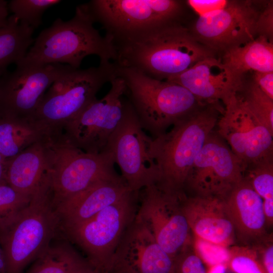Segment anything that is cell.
Masks as SVG:
<instances>
[{
  "mask_svg": "<svg viewBox=\"0 0 273 273\" xmlns=\"http://www.w3.org/2000/svg\"><path fill=\"white\" fill-rule=\"evenodd\" d=\"M115 52L112 63L166 80L205 58L211 50L198 41L180 21H173L111 36Z\"/></svg>",
  "mask_w": 273,
  "mask_h": 273,
  "instance_id": "obj_1",
  "label": "cell"
},
{
  "mask_svg": "<svg viewBox=\"0 0 273 273\" xmlns=\"http://www.w3.org/2000/svg\"><path fill=\"white\" fill-rule=\"evenodd\" d=\"M216 104H207L152 139L151 154L158 170L155 183L165 191L184 193L189 171L219 118Z\"/></svg>",
  "mask_w": 273,
  "mask_h": 273,
  "instance_id": "obj_2",
  "label": "cell"
},
{
  "mask_svg": "<svg viewBox=\"0 0 273 273\" xmlns=\"http://www.w3.org/2000/svg\"><path fill=\"white\" fill-rule=\"evenodd\" d=\"M94 23L81 5L77 6L71 19L58 18L42 30L16 65L66 64L78 69L83 59L92 55L102 63L113 61L115 52L111 40L102 36Z\"/></svg>",
  "mask_w": 273,
  "mask_h": 273,
  "instance_id": "obj_3",
  "label": "cell"
},
{
  "mask_svg": "<svg viewBox=\"0 0 273 273\" xmlns=\"http://www.w3.org/2000/svg\"><path fill=\"white\" fill-rule=\"evenodd\" d=\"M59 221L49 177L26 206L0 221L7 273H22L50 245Z\"/></svg>",
  "mask_w": 273,
  "mask_h": 273,
  "instance_id": "obj_4",
  "label": "cell"
},
{
  "mask_svg": "<svg viewBox=\"0 0 273 273\" xmlns=\"http://www.w3.org/2000/svg\"><path fill=\"white\" fill-rule=\"evenodd\" d=\"M115 66L140 125L155 139L169 127L206 105L183 86L150 77L135 69Z\"/></svg>",
  "mask_w": 273,
  "mask_h": 273,
  "instance_id": "obj_5",
  "label": "cell"
},
{
  "mask_svg": "<svg viewBox=\"0 0 273 273\" xmlns=\"http://www.w3.org/2000/svg\"><path fill=\"white\" fill-rule=\"evenodd\" d=\"M115 76L112 62H100L98 67L85 69L71 67L47 90L34 121L52 131H60L97 98L104 84Z\"/></svg>",
  "mask_w": 273,
  "mask_h": 273,
  "instance_id": "obj_6",
  "label": "cell"
},
{
  "mask_svg": "<svg viewBox=\"0 0 273 273\" xmlns=\"http://www.w3.org/2000/svg\"><path fill=\"white\" fill-rule=\"evenodd\" d=\"M50 184L54 205L117 174L112 154L85 152L59 132L47 140Z\"/></svg>",
  "mask_w": 273,
  "mask_h": 273,
  "instance_id": "obj_7",
  "label": "cell"
},
{
  "mask_svg": "<svg viewBox=\"0 0 273 273\" xmlns=\"http://www.w3.org/2000/svg\"><path fill=\"white\" fill-rule=\"evenodd\" d=\"M139 192H129L88 220L65 229L97 273L105 270L123 234L134 219Z\"/></svg>",
  "mask_w": 273,
  "mask_h": 273,
  "instance_id": "obj_8",
  "label": "cell"
},
{
  "mask_svg": "<svg viewBox=\"0 0 273 273\" xmlns=\"http://www.w3.org/2000/svg\"><path fill=\"white\" fill-rule=\"evenodd\" d=\"M110 83V88L104 97L95 99L60 131L67 141L85 152H104L123 116L127 102L123 98L124 81L116 76Z\"/></svg>",
  "mask_w": 273,
  "mask_h": 273,
  "instance_id": "obj_9",
  "label": "cell"
},
{
  "mask_svg": "<svg viewBox=\"0 0 273 273\" xmlns=\"http://www.w3.org/2000/svg\"><path fill=\"white\" fill-rule=\"evenodd\" d=\"M81 6L107 36L180 21L183 8L174 0H92Z\"/></svg>",
  "mask_w": 273,
  "mask_h": 273,
  "instance_id": "obj_10",
  "label": "cell"
},
{
  "mask_svg": "<svg viewBox=\"0 0 273 273\" xmlns=\"http://www.w3.org/2000/svg\"><path fill=\"white\" fill-rule=\"evenodd\" d=\"M245 168L226 142L214 130L208 136L187 175V196L224 199L244 177Z\"/></svg>",
  "mask_w": 273,
  "mask_h": 273,
  "instance_id": "obj_11",
  "label": "cell"
},
{
  "mask_svg": "<svg viewBox=\"0 0 273 273\" xmlns=\"http://www.w3.org/2000/svg\"><path fill=\"white\" fill-rule=\"evenodd\" d=\"M152 140L127 99L123 116L104 151L112 154L121 177L132 191H140L157 181L158 170L150 151Z\"/></svg>",
  "mask_w": 273,
  "mask_h": 273,
  "instance_id": "obj_12",
  "label": "cell"
},
{
  "mask_svg": "<svg viewBox=\"0 0 273 273\" xmlns=\"http://www.w3.org/2000/svg\"><path fill=\"white\" fill-rule=\"evenodd\" d=\"M71 67L61 64H17L0 76V118L34 121L48 88Z\"/></svg>",
  "mask_w": 273,
  "mask_h": 273,
  "instance_id": "obj_13",
  "label": "cell"
},
{
  "mask_svg": "<svg viewBox=\"0 0 273 273\" xmlns=\"http://www.w3.org/2000/svg\"><path fill=\"white\" fill-rule=\"evenodd\" d=\"M183 194L167 192L156 183L139 192L136 218L173 258L188 245L189 239L190 229L181 203Z\"/></svg>",
  "mask_w": 273,
  "mask_h": 273,
  "instance_id": "obj_14",
  "label": "cell"
},
{
  "mask_svg": "<svg viewBox=\"0 0 273 273\" xmlns=\"http://www.w3.org/2000/svg\"><path fill=\"white\" fill-rule=\"evenodd\" d=\"M224 104L216 133L227 142L244 167L272 157L273 133L252 115L236 94Z\"/></svg>",
  "mask_w": 273,
  "mask_h": 273,
  "instance_id": "obj_15",
  "label": "cell"
},
{
  "mask_svg": "<svg viewBox=\"0 0 273 273\" xmlns=\"http://www.w3.org/2000/svg\"><path fill=\"white\" fill-rule=\"evenodd\" d=\"M259 13L250 2L227 1L221 9L199 16L191 31L210 50L224 52L255 38Z\"/></svg>",
  "mask_w": 273,
  "mask_h": 273,
  "instance_id": "obj_16",
  "label": "cell"
},
{
  "mask_svg": "<svg viewBox=\"0 0 273 273\" xmlns=\"http://www.w3.org/2000/svg\"><path fill=\"white\" fill-rule=\"evenodd\" d=\"M174 262L135 216L103 273H173Z\"/></svg>",
  "mask_w": 273,
  "mask_h": 273,
  "instance_id": "obj_17",
  "label": "cell"
},
{
  "mask_svg": "<svg viewBox=\"0 0 273 273\" xmlns=\"http://www.w3.org/2000/svg\"><path fill=\"white\" fill-rule=\"evenodd\" d=\"M166 81L183 86L205 104H215L220 100L225 103L243 84V80L213 57L198 62Z\"/></svg>",
  "mask_w": 273,
  "mask_h": 273,
  "instance_id": "obj_18",
  "label": "cell"
},
{
  "mask_svg": "<svg viewBox=\"0 0 273 273\" xmlns=\"http://www.w3.org/2000/svg\"><path fill=\"white\" fill-rule=\"evenodd\" d=\"M181 203L190 229L197 238L226 247L231 244L235 231L223 199L184 194Z\"/></svg>",
  "mask_w": 273,
  "mask_h": 273,
  "instance_id": "obj_19",
  "label": "cell"
},
{
  "mask_svg": "<svg viewBox=\"0 0 273 273\" xmlns=\"http://www.w3.org/2000/svg\"><path fill=\"white\" fill-rule=\"evenodd\" d=\"M131 191L121 176L117 174L54 206L60 221L66 229L88 220Z\"/></svg>",
  "mask_w": 273,
  "mask_h": 273,
  "instance_id": "obj_20",
  "label": "cell"
},
{
  "mask_svg": "<svg viewBox=\"0 0 273 273\" xmlns=\"http://www.w3.org/2000/svg\"><path fill=\"white\" fill-rule=\"evenodd\" d=\"M226 214L234 231L245 241L258 240L266 226L261 198L243 177L223 199Z\"/></svg>",
  "mask_w": 273,
  "mask_h": 273,
  "instance_id": "obj_21",
  "label": "cell"
},
{
  "mask_svg": "<svg viewBox=\"0 0 273 273\" xmlns=\"http://www.w3.org/2000/svg\"><path fill=\"white\" fill-rule=\"evenodd\" d=\"M49 135L8 159L7 184L23 195L31 197L49 177Z\"/></svg>",
  "mask_w": 273,
  "mask_h": 273,
  "instance_id": "obj_22",
  "label": "cell"
},
{
  "mask_svg": "<svg viewBox=\"0 0 273 273\" xmlns=\"http://www.w3.org/2000/svg\"><path fill=\"white\" fill-rule=\"evenodd\" d=\"M221 61L239 79L248 71L273 72V45L259 36L224 51Z\"/></svg>",
  "mask_w": 273,
  "mask_h": 273,
  "instance_id": "obj_23",
  "label": "cell"
},
{
  "mask_svg": "<svg viewBox=\"0 0 273 273\" xmlns=\"http://www.w3.org/2000/svg\"><path fill=\"white\" fill-rule=\"evenodd\" d=\"M51 133L35 121L0 118V154L12 158Z\"/></svg>",
  "mask_w": 273,
  "mask_h": 273,
  "instance_id": "obj_24",
  "label": "cell"
},
{
  "mask_svg": "<svg viewBox=\"0 0 273 273\" xmlns=\"http://www.w3.org/2000/svg\"><path fill=\"white\" fill-rule=\"evenodd\" d=\"M25 273H97L86 258L70 246H51L34 260Z\"/></svg>",
  "mask_w": 273,
  "mask_h": 273,
  "instance_id": "obj_25",
  "label": "cell"
},
{
  "mask_svg": "<svg viewBox=\"0 0 273 273\" xmlns=\"http://www.w3.org/2000/svg\"><path fill=\"white\" fill-rule=\"evenodd\" d=\"M34 29L21 23L13 15L0 28V76L11 64L16 65L25 57L33 43Z\"/></svg>",
  "mask_w": 273,
  "mask_h": 273,
  "instance_id": "obj_26",
  "label": "cell"
},
{
  "mask_svg": "<svg viewBox=\"0 0 273 273\" xmlns=\"http://www.w3.org/2000/svg\"><path fill=\"white\" fill-rule=\"evenodd\" d=\"M244 177L262 199L266 224L270 225L273 219V157L248 165Z\"/></svg>",
  "mask_w": 273,
  "mask_h": 273,
  "instance_id": "obj_27",
  "label": "cell"
},
{
  "mask_svg": "<svg viewBox=\"0 0 273 273\" xmlns=\"http://www.w3.org/2000/svg\"><path fill=\"white\" fill-rule=\"evenodd\" d=\"M236 96L252 115L273 133V100L253 81L243 85Z\"/></svg>",
  "mask_w": 273,
  "mask_h": 273,
  "instance_id": "obj_28",
  "label": "cell"
},
{
  "mask_svg": "<svg viewBox=\"0 0 273 273\" xmlns=\"http://www.w3.org/2000/svg\"><path fill=\"white\" fill-rule=\"evenodd\" d=\"M61 2L59 0H12L8 2V8L20 23L35 29L41 24L44 12Z\"/></svg>",
  "mask_w": 273,
  "mask_h": 273,
  "instance_id": "obj_29",
  "label": "cell"
},
{
  "mask_svg": "<svg viewBox=\"0 0 273 273\" xmlns=\"http://www.w3.org/2000/svg\"><path fill=\"white\" fill-rule=\"evenodd\" d=\"M195 249L196 254L209 267L218 264L228 266L231 257V252L226 247L197 238Z\"/></svg>",
  "mask_w": 273,
  "mask_h": 273,
  "instance_id": "obj_30",
  "label": "cell"
},
{
  "mask_svg": "<svg viewBox=\"0 0 273 273\" xmlns=\"http://www.w3.org/2000/svg\"><path fill=\"white\" fill-rule=\"evenodd\" d=\"M231 252L227 267L235 273H266L254 251L242 248Z\"/></svg>",
  "mask_w": 273,
  "mask_h": 273,
  "instance_id": "obj_31",
  "label": "cell"
},
{
  "mask_svg": "<svg viewBox=\"0 0 273 273\" xmlns=\"http://www.w3.org/2000/svg\"><path fill=\"white\" fill-rule=\"evenodd\" d=\"M30 198L31 197L19 193L8 184L0 185V221L26 206Z\"/></svg>",
  "mask_w": 273,
  "mask_h": 273,
  "instance_id": "obj_32",
  "label": "cell"
},
{
  "mask_svg": "<svg viewBox=\"0 0 273 273\" xmlns=\"http://www.w3.org/2000/svg\"><path fill=\"white\" fill-rule=\"evenodd\" d=\"M173 273H207L204 263L188 245L175 258Z\"/></svg>",
  "mask_w": 273,
  "mask_h": 273,
  "instance_id": "obj_33",
  "label": "cell"
},
{
  "mask_svg": "<svg viewBox=\"0 0 273 273\" xmlns=\"http://www.w3.org/2000/svg\"><path fill=\"white\" fill-rule=\"evenodd\" d=\"M256 33L264 37L272 42L273 36V6L272 3L268 4L263 11L260 13L256 24Z\"/></svg>",
  "mask_w": 273,
  "mask_h": 273,
  "instance_id": "obj_34",
  "label": "cell"
},
{
  "mask_svg": "<svg viewBox=\"0 0 273 273\" xmlns=\"http://www.w3.org/2000/svg\"><path fill=\"white\" fill-rule=\"evenodd\" d=\"M225 1H188L189 5L199 14L203 16L222 8L226 4Z\"/></svg>",
  "mask_w": 273,
  "mask_h": 273,
  "instance_id": "obj_35",
  "label": "cell"
},
{
  "mask_svg": "<svg viewBox=\"0 0 273 273\" xmlns=\"http://www.w3.org/2000/svg\"><path fill=\"white\" fill-rule=\"evenodd\" d=\"M253 81L264 94L273 100V72H254Z\"/></svg>",
  "mask_w": 273,
  "mask_h": 273,
  "instance_id": "obj_36",
  "label": "cell"
},
{
  "mask_svg": "<svg viewBox=\"0 0 273 273\" xmlns=\"http://www.w3.org/2000/svg\"><path fill=\"white\" fill-rule=\"evenodd\" d=\"M262 265L266 273H273V246L269 244L264 249L262 255Z\"/></svg>",
  "mask_w": 273,
  "mask_h": 273,
  "instance_id": "obj_37",
  "label": "cell"
},
{
  "mask_svg": "<svg viewBox=\"0 0 273 273\" xmlns=\"http://www.w3.org/2000/svg\"><path fill=\"white\" fill-rule=\"evenodd\" d=\"M8 2L0 0V28L5 26L9 18Z\"/></svg>",
  "mask_w": 273,
  "mask_h": 273,
  "instance_id": "obj_38",
  "label": "cell"
},
{
  "mask_svg": "<svg viewBox=\"0 0 273 273\" xmlns=\"http://www.w3.org/2000/svg\"><path fill=\"white\" fill-rule=\"evenodd\" d=\"M8 159L0 154V185L7 184L6 174Z\"/></svg>",
  "mask_w": 273,
  "mask_h": 273,
  "instance_id": "obj_39",
  "label": "cell"
},
{
  "mask_svg": "<svg viewBox=\"0 0 273 273\" xmlns=\"http://www.w3.org/2000/svg\"><path fill=\"white\" fill-rule=\"evenodd\" d=\"M0 273H7V265L4 252L0 244Z\"/></svg>",
  "mask_w": 273,
  "mask_h": 273,
  "instance_id": "obj_40",
  "label": "cell"
},
{
  "mask_svg": "<svg viewBox=\"0 0 273 273\" xmlns=\"http://www.w3.org/2000/svg\"><path fill=\"white\" fill-rule=\"evenodd\" d=\"M227 266L224 264H218L209 267L207 273H225Z\"/></svg>",
  "mask_w": 273,
  "mask_h": 273,
  "instance_id": "obj_41",
  "label": "cell"
}]
</instances>
